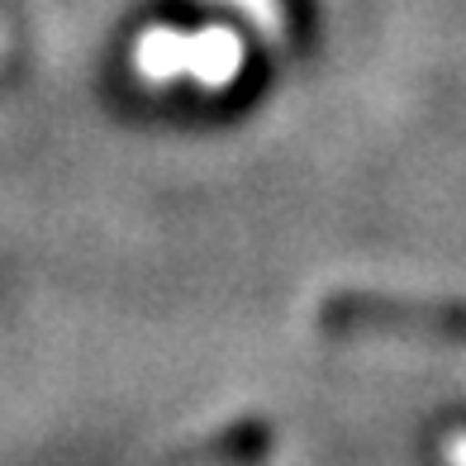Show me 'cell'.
I'll return each instance as SVG.
<instances>
[{
  "label": "cell",
  "instance_id": "3",
  "mask_svg": "<svg viewBox=\"0 0 466 466\" xmlns=\"http://www.w3.org/2000/svg\"><path fill=\"white\" fill-rule=\"evenodd\" d=\"M267 442H271L267 423H238V429H228L219 442H209L196 466H252L267 452Z\"/></svg>",
  "mask_w": 466,
  "mask_h": 466
},
{
  "label": "cell",
  "instance_id": "2",
  "mask_svg": "<svg viewBox=\"0 0 466 466\" xmlns=\"http://www.w3.org/2000/svg\"><path fill=\"white\" fill-rule=\"evenodd\" d=\"M243 72V38L233 29H205L186 34V76L200 86H228Z\"/></svg>",
  "mask_w": 466,
  "mask_h": 466
},
{
  "label": "cell",
  "instance_id": "5",
  "mask_svg": "<svg viewBox=\"0 0 466 466\" xmlns=\"http://www.w3.org/2000/svg\"><path fill=\"white\" fill-rule=\"evenodd\" d=\"M442 452H448V466H466V429H452L442 438Z\"/></svg>",
  "mask_w": 466,
  "mask_h": 466
},
{
  "label": "cell",
  "instance_id": "1",
  "mask_svg": "<svg viewBox=\"0 0 466 466\" xmlns=\"http://www.w3.org/2000/svg\"><path fill=\"white\" fill-rule=\"evenodd\" d=\"M329 333H400L429 343H466V305L452 300H395V295H329L319 305Z\"/></svg>",
  "mask_w": 466,
  "mask_h": 466
},
{
  "label": "cell",
  "instance_id": "4",
  "mask_svg": "<svg viewBox=\"0 0 466 466\" xmlns=\"http://www.w3.org/2000/svg\"><path fill=\"white\" fill-rule=\"evenodd\" d=\"M224 5L238 10L248 25L267 38V44H281L286 29H290V25H286V5H281V0H224Z\"/></svg>",
  "mask_w": 466,
  "mask_h": 466
}]
</instances>
